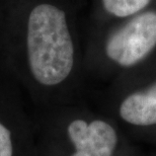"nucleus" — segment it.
<instances>
[{
    "mask_svg": "<svg viewBox=\"0 0 156 156\" xmlns=\"http://www.w3.org/2000/svg\"><path fill=\"white\" fill-rule=\"evenodd\" d=\"M67 133L75 146L71 156H113L116 150L117 132L105 121L95 120L87 124L83 120H75L68 126Z\"/></svg>",
    "mask_w": 156,
    "mask_h": 156,
    "instance_id": "3",
    "label": "nucleus"
},
{
    "mask_svg": "<svg viewBox=\"0 0 156 156\" xmlns=\"http://www.w3.org/2000/svg\"><path fill=\"white\" fill-rule=\"evenodd\" d=\"M13 148L10 132L0 123V156H12Z\"/></svg>",
    "mask_w": 156,
    "mask_h": 156,
    "instance_id": "6",
    "label": "nucleus"
},
{
    "mask_svg": "<svg viewBox=\"0 0 156 156\" xmlns=\"http://www.w3.org/2000/svg\"><path fill=\"white\" fill-rule=\"evenodd\" d=\"M120 116L134 126L156 125V82L147 89L127 96L121 104Z\"/></svg>",
    "mask_w": 156,
    "mask_h": 156,
    "instance_id": "4",
    "label": "nucleus"
},
{
    "mask_svg": "<svg viewBox=\"0 0 156 156\" xmlns=\"http://www.w3.org/2000/svg\"><path fill=\"white\" fill-rule=\"evenodd\" d=\"M156 47V11L140 13L113 33L105 53L120 66L131 67L145 59Z\"/></svg>",
    "mask_w": 156,
    "mask_h": 156,
    "instance_id": "2",
    "label": "nucleus"
},
{
    "mask_svg": "<svg viewBox=\"0 0 156 156\" xmlns=\"http://www.w3.org/2000/svg\"><path fill=\"white\" fill-rule=\"evenodd\" d=\"M27 44L30 68L38 82L52 86L69 76L74 47L63 10L51 4L36 6L29 17Z\"/></svg>",
    "mask_w": 156,
    "mask_h": 156,
    "instance_id": "1",
    "label": "nucleus"
},
{
    "mask_svg": "<svg viewBox=\"0 0 156 156\" xmlns=\"http://www.w3.org/2000/svg\"><path fill=\"white\" fill-rule=\"evenodd\" d=\"M152 0H102L105 9L117 17L132 16L149 5Z\"/></svg>",
    "mask_w": 156,
    "mask_h": 156,
    "instance_id": "5",
    "label": "nucleus"
}]
</instances>
